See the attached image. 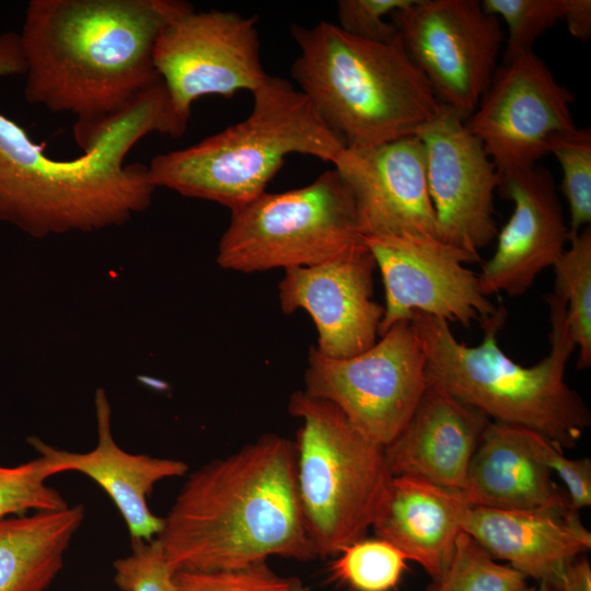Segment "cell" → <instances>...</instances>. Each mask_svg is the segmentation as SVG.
<instances>
[{
	"instance_id": "ffe728a7",
	"label": "cell",
	"mask_w": 591,
	"mask_h": 591,
	"mask_svg": "<svg viewBox=\"0 0 591 591\" xmlns=\"http://www.w3.org/2000/svg\"><path fill=\"white\" fill-rule=\"evenodd\" d=\"M490 421L429 385L407 425L384 447L392 476H413L462 491L471 460Z\"/></svg>"
},
{
	"instance_id": "f1b7e54d",
	"label": "cell",
	"mask_w": 591,
	"mask_h": 591,
	"mask_svg": "<svg viewBox=\"0 0 591 591\" xmlns=\"http://www.w3.org/2000/svg\"><path fill=\"white\" fill-rule=\"evenodd\" d=\"M46 479L40 456L15 466L0 465V518L67 507Z\"/></svg>"
},
{
	"instance_id": "836d02e7",
	"label": "cell",
	"mask_w": 591,
	"mask_h": 591,
	"mask_svg": "<svg viewBox=\"0 0 591 591\" xmlns=\"http://www.w3.org/2000/svg\"><path fill=\"white\" fill-rule=\"evenodd\" d=\"M561 20L573 37L588 40L591 36V1L565 0Z\"/></svg>"
},
{
	"instance_id": "4316f807",
	"label": "cell",
	"mask_w": 591,
	"mask_h": 591,
	"mask_svg": "<svg viewBox=\"0 0 591 591\" xmlns=\"http://www.w3.org/2000/svg\"><path fill=\"white\" fill-rule=\"evenodd\" d=\"M552 153L563 172L561 190L569 209L570 235L590 225L591 221V131L573 128L556 135Z\"/></svg>"
},
{
	"instance_id": "7402d4cb",
	"label": "cell",
	"mask_w": 591,
	"mask_h": 591,
	"mask_svg": "<svg viewBox=\"0 0 591 591\" xmlns=\"http://www.w3.org/2000/svg\"><path fill=\"white\" fill-rule=\"evenodd\" d=\"M462 494L471 506L496 509L569 506L535 453L530 430L494 421L471 460Z\"/></svg>"
},
{
	"instance_id": "8fae6325",
	"label": "cell",
	"mask_w": 591,
	"mask_h": 591,
	"mask_svg": "<svg viewBox=\"0 0 591 591\" xmlns=\"http://www.w3.org/2000/svg\"><path fill=\"white\" fill-rule=\"evenodd\" d=\"M392 18L439 103L467 118L497 70L503 42L498 18L477 0H414Z\"/></svg>"
},
{
	"instance_id": "30bf717a",
	"label": "cell",
	"mask_w": 591,
	"mask_h": 591,
	"mask_svg": "<svg viewBox=\"0 0 591 591\" xmlns=\"http://www.w3.org/2000/svg\"><path fill=\"white\" fill-rule=\"evenodd\" d=\"M256 22L234 11L193 9L161 31L153 62L182 136L198 99L252 93L267 77Z\"/></svg>"
},
{
	"instance_id": "3957f363",
	"label": "cell",
	"mask_w": 591,
	"mask_h": 591,
	"mask_svg": "<svg viewBox=\"0 0 591 591\" xmlns=\"http://www.w3.org/2000/svg\"><path fill=\"white\" fill-rule=\"evenodd\" d=\"M174 572L316 553L299 499L294 442L274 433L190 474L155 536Z\"/></svg>"
},
{
	"instance_id": "277c9868",
	"label": "cell",
	"mask_w": 591,
	"mask_h": 591,
	"mask_svg": "<svg viewBox=\"0 0 591 591\" xmlns=\"http://www.w3.org/2000/svg\"><path fill=\"white\" fill-rule=\"evenodd\" d=\"M549 308L551 349L540 362L525 367L503 352L497 335L507 310L483 322V340L460 343L449 323L424 313L412 321L426 356L428 385L488 417L494 422L534 431L558 447L577 445L591 425L582 397L565 381L568 360L576 349L563 294L545 297Z\"/></svg>"
},
{
	"instance_id": "4dcf8cb0",
	"label": "cell",
	"mask_w": 591,
	"mask_h": 591,
	"mask_svg": "<svg viewBox=\"0 0 591 591\" xmlns=\"http://www.w3.org/2000/svg\"><path fill=\"white\" fill-rule=\"evenodd\" d=\"M114 581L121 591H176L174 571L154 537L131 541V553L114 561Z\"/></svg>"
},
{
	"instance_id": "5b68a950",
	"label": "cell",
	"mask_w": 591,
	"mask_h": 591,
	"mask_svg": "<svg viewBox=\"0 0 591 591\" xmlns=\"http://www.w3.org/2000/svg\"><path fill=\"white\" fill-rule=\"evenodd\" d=\"M299 47L292 78L346 148L415 135L441 104L402 42L380 44L320 21L290 28Z\"/></svg>"
},
{
	"instance_id": "d590c367",
	"label": "cell",
	"mask_w": 591,
	"mask_h": 591,
	"mask_svg": "<svg viewBox=\"0 0 591 591\" xmlns=\"http://www.w3.org/2000/svg\"><path fill=\"white\" fill-rule=\"evenodd\" d=\"M525 591H549V588L545 583H536L535 586L528 587Z\"/></svg>"
},
{
	"instance_id": "9a60e30c",
	"label": "cell",
	"mask_w": 591,
	"mask_h": 591,
	"mask_svg": "<svg viewBox=\"0 0 591 591\" xmlns=\"http://www.w3.org/2000/svg\"><path fill=\"white\" fill-rule=\"evenodd\" d=\"M375 260L362 240L309 267L285 269L278 285L281 310L306 311L317 331L315 349L328 358H349L378 340L383 305L373 300Z\"/></svg>"
},
{
	"instance_id": "52a82bcc",
	"label": "cell",
	"mask_w": 591,
	"mask_h": 591,
	"mask_svg": "<svg viewBox=\"0 0 591 591\" xmlns=\"http://www.w3.org/2000/svg\"><path fill=\"white\" fill-rule=\"evenodd\" d=\"M288 410L301 420L294 448L305 525L316 556H336L366 537L383 507L392 478L384 447L303 390L292 393Z\"/></svg>"
},
{
	"instance_id": "484cf974",
	"label": "cell",
	"mask_w": 591,
	"mask_h": 591,
	"mask_svg": "<svg viewBox=\"0 0 591 591\" xmlns=\"http://www.w3.org/2000/svg\"><path fill=\"white\" fill-rule=\"evenodd\" d=\"M331 565L334 579L354 591H392L407 569V556L391 543L361 538L344 547Z\"/></svg>"
},
{
	"instance_id": "9c48e42d",
	"label": "cell",
	"mask_w": 591,
	"mask_h": 591,
	"mask_svg": "<svg viewBox=\"0 0 591 591\" xmlns=\"http://www.w3.org/2000/svg\"><path fill=\"white\" fill-rule=\"evenodd\" d=\"M380 337L349 358H328L311 347L303 391L334 404L367 438L385 447L407 425L429 385L412 320Z\"/></svg>"
},
{
	"instance_id": "83f0119b",
	"label": "cell",
	"mask_w": 591,
	"mask_h": 591,
	"mask_svg": "<svg viewBox=\"0 0 591 591\" xmlns=\"http://www.w3.org/2000/svg\"><path fill=\"white\" fill-rule=\"evenodd\" d=\"M484 11L508 28L503 62L533 50V44L563 19L565 0H483Z\"/></svg>"
},
{
	"instance_id": "ba28073f",
	"label": "cell",
	"mask_w": 591,
	"mask_h": 591,
	"mask_svg": "<svg viewBox=\"0 0 591 591\" xmlns=\"http://www.w3.org/2000/svg\"><path fill=\"white\" fill-rule=\"evenodd\" d=\"M360 240L354 195L334 169L299 188L265 190L232 210L216 259L239 273L309 267Z\"/></svg>"
},
{
	"instance_id": "7c38bea8",
	"label": "cell",
	"mask_w": 591,
	"mask_h": 591,
	"mask_svg": "<svg viewBox=\"0 0 591 591\" xmlns=\"http://www.w3.org/2000/svg\"><path fill=\"white\" fill-rule=\"evenodd\" d=\"M573 94L533 50L505 61L466 118L499 178L537 165L552 139L576 128Z\"/></svg>"
},
{
	"instance_id": "d6986e66",
	"label": "cell",
	"mask_w": 591,
	"mask_h": 591,
	"mask_svg": "<svg viewBox=\"0 0 591 591\" xmlns=\"http://www.w3.org/2000/svg\"><path fill=\"white\" fill-rule=\"evenodd\" d=\"M463 532L495 559L536 583L554 586L568 565L591 548L579 511L567 507L496 509L470 506Z\"/></svg>"
},
{
	"instance_id": "5bb4252c",
	"label": "cell",
	"mask_w": 591,
	"mask_h": 591,
	"mask_svg": "<svg viewBox=\"0 0 591 591\" xmlns=\"http://www.w3.org/2000/svg\"><path fill=\"white\" fill-rule=\"evenodd\" d=\"M466 117L442 105L415 135L425 151L426 181L437 239L474 262L498 234L494 194L499 175Z\"/></svg>"
},
{
	"instance_id": "f546056e",
	"label": "cell",
	"mask_w": 591,
	"mask_h": 591,
	"mask_svg": "<svg viewBox=\"0 0 591 591\" xmlns=\"http://www.w3.org/2000/svg\"><path fill=\"white\" fill-rule=\"evenodd\" d=\"M176 591H309L297 577L276 573L266 561L216 571H177Z\"/></svg>"
},
{
	"instance_id": "ac0fdd59",
	"label": "cell",
	"mask_w": 591,
	"mask_h": 591,
	"mask_svg": "<svg viewBox=\"0 0 591 591\" xmlns=\"http://www.w3.org/2000/svg\"><path fill=\"white\" fill-rule=\"evenodd\" d=\"M94 404L97 443L90 452L60 450L34 437L27 441L40 454L47 478L62 472L86 475L113 500L131 541H150L161 531L163 518L151 512L148 497L160 480L185 475L187 464L179 460L124 451L113 438L112 410L103 389L96 390Z\"/></svg>"
},
{
	"instance_id": "1f68e13d",
	"label": "cell",
	"mask_w": 591,
	"mask_h": 591,
	"mask_svg": "<svg viewBox=\"0 0 591 591\" xmlns=\"http://www.w3.org/2000/svg\"><path fill=\"white\" fill-rule=\"evenodd\" d=\"M414 0H339L338 26L346 33L373 43L395 44L401 40L398 30L386 15L402 10Z\"/></svg>"
},
{
	"instance_id": "e575fe53",
	"label": "cell",
	"mask_w": 591,
	"mask_h": 591,
	"mask_svg": "<svg viewBox=\"0 0 591 591\" xmlns=\"http://www.w3.org/2000/svg\"><path fill=\"white\" fill-rule=\"evenodd\" d=\"M549 591H591V566L584 556L572 560Z\"/></svg>"
},
{
	"instance_id": "7a4b0ae2",
	"label": "cell",
	"mask_w": 591,
	"mask_h": 591,
	"mask_svg": "<svg viewBox=\"0 0 591 591\" xmlns=\"http://www.w3.org/2000/svg\"><path fill=\"white\" fill-rule=\"evenodd\" d=\"M195 9L183 0H31L19 34L30 104L77 120L86 151L159 77L161 31Z\"/></svg>"
},
{
	"instance_id": "6da1fadb",
	"label": "cell",
	"mask_w": 591,
	"mask_h": 591,
	"mask_svg": "<svg viewBox=\"0 0 591 591\" xmlns=\"http://www.w3.org/2000/svg\"><path fill=\"white\" fill-rule=\"evenodd\" d=\"M18 33L0 35V78L24 74ZM160 79L77 158L59 160L0 113V221L42 239L117 227L150 207L148 165L126 163L132 147L152 132L179 138Z\"/></svg>"
},
{
	"instance_id": "4fadbf2b",
	"label": "cell",
	"mask_w": 591,
	"mask_h": 591,
	"mask_svg": "<svg viewBox=\"0 0 591 591\" xmlns=\"http://www.w3.org/2000/svg\"><path fill=\"white\" fill-rule=\"evenodd\" d=\"M379 268L385 292L379 336L424 313L470 326L487 321L498 306L480 289L478 275L465 267L467 254L436 237L362 235Z\"/></svg>"
},
{
	"instance_id": "44dd1931",
	"label": "cell",
	"mask_w": 591,
	"mask_h": 591,
	"mask_svg": "<svg viewBox=\"0 0 591 591\" xmlns=\"http://www.w3.org/2000/svg\"><path fill=\"white\" fill-rule=\"evenodd\" d=\"M470 506L460 490L413 476H392L371 529L434 580L452 558Z\"/></svg>"
},
{
	"instance_id": "d4e9b609",
	"label": "cell",
	"mask_w": 591,
	"mask_h": 591,
	"mask_svg": "<svg viewBox=\"0 0 591 591\" xmlns=\"http://www.w3.org/2000/svg\"><path fill=\"white\" fill-rule=\"evenodd\" d=\"M528 579L510 565L500 564L472 536L461 532L444 572L426 591H525Z\"/></svg>"
},
{
	"instance_id": "e0dca14e",
	"label": "cell",
	"mask_w": 591,
	"mask_h": 591,
	"mask_svg": "<svg viewBox=\"0 0 591 591\" xmlns=\"http://www.w3.org/2000/svg\"><path fill=\"white\" fill-rule=\"evenodd\" d=\"M498 189L513 211L497 234L493 256L478 275L482 292L524 294L537 276L553 267L569 242L570 230L552 173L534 167L499 178Z\"/></svg>"
},
{
	"instance_id": "d6a6232c",
	"label": "cell",
	"mask_w": 591,
	"mask_h": 591,
	"mask_svg": "<svg viewBox=\"0 0 591 591\" xmlns=\"http://www.w3.org/2000/svg\"><path fill=\"white\" fill-rule=\"evenodd\" d=\"M533 449L544 465L556 473L566 485L569 508L579 511L591 506V461L589 457L568 459L563 449L530 430Z\"/></svg>"
},
{
	"instance_id": "cb8c5ba5",
	"label": "cell",
	"mask_w": 591,
	"mask_h": 591,
	"mask_svg": "<svg viewBox=\"0 0 591 591\" xmlns=\"http://www.w3.org/2000/svg\"><path fill=\"white\" fill-rule=\"evenodd\" d=\"M555 289L564 297L568 325L578 350L577 368L591 367V230L570 235L569 247L553 266Z\"/></svg>"
},
{
	"instance_id": "8992f818",
	"label": "cell",
	"mask_w": 591,
	"mask_h": 591,
	"mask_svg": "<svg viewBox=\"0 0 591 591\" xmlns=\"http://www.w3.org/2000/svg\"><path fill=\"white\" fill-rule=\"evenodd\" d=\"M252 95L253 107L244 120L155 155L148 165L154 187L232 211L265 192L287 155H311L334 164L346 148L289 81L267 74Z\"/></svg>"
},
{
	"instance_id": "2e32d148",
	"label": "cell",
	"mask_w": 591,
	"mask_h": 591,
	"mask_svg": "<svg viewBox=\"0 0 591 591\" xmlns=\"http://www.w3.org/2000/svg\"><path fill=\"white\" fill-rule=\"evenodd\" d=\"M334 169L354 195L362 235L437 239L425 151L416 135L371 147L345 148Z\"/></svg>"
},
{
	"instance_id": "603a6c76",
	"label": "cell",
	"mask_w": 591,
	"mask_h": 591,
	"mask_svg": "<svg viewBox=\"0 0 591 591\" xmlns=\"http://www.w3.org/2000/svg\"><path fill=\"white\" fill-rule=\"evenodd\" d=\"M85 515L83 505L0 518V591H45Z\"/></svg>"
}]
</instances>
